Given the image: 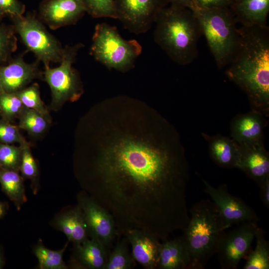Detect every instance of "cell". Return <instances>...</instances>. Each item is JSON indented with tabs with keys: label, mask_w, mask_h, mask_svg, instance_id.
<instances>
[{
	"label": "cell",
	"mask_w": 269,
	"mask_h": 269,
	"mask_svg": "<svg viewBox=\"0 0 269 269\" xmlns=\"http://www.w3.org/2000/svg\"><path fill=\"white\" fill-rule=\"evenodd\" d=\"M104 111L87 191L113 217L118 237L138 229L165 241L189 221V166L180 135L151 108Z\"/></svg>",
	"instance_id": "1"
},
{
	"label": "cell",
	"mask_w": 269,
	"mask_h": 269,
	"mask_svg": "<svg viewBox=\"0 0 269 269\" xmlns=\"http://www.w3.org/2000/svg\"><path fill=\"white\" fill-rule=\"evenodd\" d=\"M228 78L246 94L252 110L269 116V28L242 26L227 65Z\"/></svg>",
	"instance_id": "2"
},
{
	"label": "cell",
	"mask_w": 269,
	"mask_h": 269,
	"mask_svg": "<svg viewBox=\"0 0 269 269\" xmlns=\"http://www.w3.org/2000/svg\"><path fill=\"white\" fill-rule=\"evenodd\" d=\"M154 24L155 42L173 61L185 65L196 58L202 32L192 10L169 4L160 10Z\"/></svg>",
	"instance_id": "3"
},
{
	"label": "cell",
	"mask_w": 269,
	"mask_h": 269,
	"mask_svg": "<svg viewBox=\"0 0 269 269\" xmlns=\"http://www.w3.org/2000/svg\"><path fill=\"white\" fill-rule=\"evenodd\" d=\"M182 237L188 248L191 269H203L217 253L226 229L215 203L203 199L195 203Z\"/></svg>",
	"instance_id": "4"
},
{
	"label": "cell",
	"mask_w": 269,
	"mask_h": 269,
	"mask_svg": "<svg viewBox=\"0 0 269 269\" xmlns=\"http://www.w3.org/2000/svg\"><path fill=\"white\" fill-rule=\"evenodd\" d=\"M202 34L219 68L228 65L237 47L239 28L229 7L200 9L193 8Z\"/></svg>",
	"instance_id": "5"
},
{
	"label": "cell",
	"mask_w": 269,
	"mask_h": 269,
	"mask_svg": "<svg viewBox=\"0 0 269 269\" xmlns=\"http://www.w3.org/2000/svg\"><path fill=\"white\" fill-rule=\"evenodd\" d=\"M142 50L137 40L124 39L116 26L105 22L95 26L90 54L109 69L122 72L130 70Z\"/></svg>",
	"instance_id": "6"
},
{
	"label": "cell",
	"mask_w": 269,
	"mask_h": 269,
	"mask_svg": "<svg viewBox=\"0 0 269 269\" xmlns=\"http://www.w3.org/2000/svg\"><path fill=\"white\" fill-rule=\"evenodd\" d=\"M10 17L15 33L27 50L35 55L37 60L42 62L44 66H49L50 63L60 62L64 47L35 13Z\"/></svg>",
	"instance_id": "7"
},
{
	"label": "cell",
	"mask_w": 269,
	"mask_h": 269,
	"mask_svg": "<svg viewBox=\"0 0 269 269\" xmlns=\"http://www.w3.org/2000/svg\"><path fill=\"white\" fill-rule=\"evenodd\" d=\"M83 47L81 43L66 46L58 67L44 66L42 78L50 88L53 109H58L67 101L77 100L83 93L82 82L73 64Z\"/></svg>",
	"instance_id": "8"
},
{
	"label": "cell",
	"mask_w": 269,
	"mask_h": 269,
	"mask_svg": "<svg viewBox=\"0 0 269 269\" xmlns=\"http://www.w3.org/2000/svg\"><path fill=\"white\" fill-rule=\"evenodd\" d=\"M168 4L166 0H114L117 19L137 35L149 30L158 12Z\"/></svg>",
	"instance_id": "9"
},
{
	"label": "cell",
	"mask_w": 269,
	"mask_h": 269,
	"mask_svg": "<svg viewBox=\"0 0 269 269\" xmlns=\"http://www.w3.org/2000/svg\"><path fill=\"white\" fill-rule=\"evenodd\" d=\"M198 175L204 185V192L210 196L216 206L226 230L235 224L257 222L260 219L251 207L229 192L226 184L215 187Z\"/></svg>",
	"instance_id": "10"
},
{
	"label": "cell",
	"mask_w": 269,
	"mask_h": 269,
	"mask_svg": "<svg viewBox=\"0 0 269 269\" xmlns=\"http://www.w3.org/2000/svg\"><path fill=\"white\" fill-rule=\"evenodd\" d=\"M258 227L257 222H246L225 233L216 253L222 269L237 268L251 247Z\"/></svg>",
	"instance_id": "11"
},
{
	"label": "cell",
	"mask_w": 269,
	"mask_h": 269,
	"mask_svg": "<svg viewBox=\"0 0 269 269\" xmlns=\"http://www.w3.org/2000/svg\"><path fill=\"white\" fill-rule=\"evenodd\" d=\"M78 200L88 225L90 236L98 239L108 250L117 236L113 217L91 196L82 193L78 195Z\"/></svg>",
	"instance_id": "12"
},
{
	"label": "cell",
	"mask_w": 269,
	"mask_h": 269,
	"mask_svg": "<svg viewBox=\"0 0 269 269\" xmlns=\"http://www.w3.org/2000/svg\"><path fill=\"white\" fill-rule=\"evenodd\" d=\"M86 13L82 0H43L37 16L43 23L55 30L75 24Z\"/></svg>",
	"instance_id": "13"
},
{
	"label": "cell",
	"mask_w": 269,
	"mask_h": 269,
	"mask_svg": "<svg viewBox=\"0 0 269 269\" xmlns=\"http://www.w3.org/2000/svg\"><path fill=\"white\" fill-rule=\"evenodd\" d=\"M28 63L23 54L0 65V93H16L26 87L34 79L43 77L38 63Z\"/></svg>",
	"instance_id": "14"
},
{
	"label": "cell",
	"mask_w": 269,
	"mask_h": 269,
	"mask_svg": "<svg viewBox=\"0 0 269 269\" xmlns=\"http://www.w3.org/2000/svg\"><path fill=\"white\" fill-rule=\"evenodd\" d=\"M266 118L254 110L237 115L231 122L230 137L241 146L264 144Z\"/></svg>",
	"instance_id": "15"
},
{
	"label": "cell",
	"mask_w": 269,
	"mask_h": 269,
	"mask_svg": "<svg viewBox=\"0 0 269 269\" xmlns=\"http://www.w3.org/2000/svg\"><path fill=\"white\" fill-rule=\"evenodd\" d=\"M239 146L240 154L236 168L259 186L269 178V153L264 144Z\"/></svg>",
	"instance_id": "16"
},
{
	"label": "cell",
	"mask_w": 269,
	"mask_h": 269,
	"mask_svg": "<svg viewBox=\"0 0 269 269\" xmlns=\"http://www.w3.org/2000/svg\"><path fill=\"white\" fill-rule=\"evenodd\" d=\"M132 247L134 261L144 268H157L161 243L156 237L138 229L128 230L125 235Z\"/></svg>",
	"instance_id": "17"
},
{
	"label": "cell",
	"mask_w": 269,
	"mask_h": 269,
	"mask_svg": "<svg viewBox=\"0 0 269 269\" xmlns=\"http://www.w3.org/2000/svg\"><path fill=\"white\" fill-rule=\"evenodd\" d=\"M201 134L208 142L210 156L215 164L225 168H236L240 154L238 144L231 137L220 134Z\"/></svg>",
	"instance_id": "18"
},
{
	"label": "cell",
	"mask_w": 269,
	"mask_h": 269,
	"mask_svg": "<svg viewBox=\"0 0 269 269\" xmlns=\"http://www.w3.org/2000/svg\"><path fill=\"white\" fill-rule=\"evenodd\" d=\"M231 10L243 26H265L269 12V0H234Z\"/></svg>",
	"instance_id": "19"
},
{
	"label": "cell",
	"mask_w": 269,
	"mask_h": 269,
	"mask_svg": "<svg viewBox=\"0 0 269 269\" xmlns=\"http://www.w3.org/2000/svg\"><path fill=\"white\" fill-rule=\"evenodd\" d=\"M191 264L190 254L182 236L161 243L158 269H191Z\"/></svg>",
	"instance_id": "20"
},
{
	"label": "cell",
	"mask_w": 269,
	"mask_h": 269,
	"mask_svg": "<svg viewBox=\"0 0 269 269\" xmlns=\"http://www.w3.org/2000/svg\"><path fill=\"white\" fill-rule=\"evenodd\" d=\"M83 243L75 245L76 264L82 268L104 269L109 252L96 237L91 236Z\"/></svg>",
	"instance_id": "21"
},
{
	"label": "cell",
	"mask_w": 269,
	"mask_h": 269,
	"mask_svg": "<svg viewBox=\"0 0 269 269\" xmlns=\"http://www.w3.org/2000/svg\"><path fill=\"white\" fill-rule=\"evenodd\" d=\"M55 224L68 241L74 245L83 243L90 236L84 214L79 206L59 216L55 220Z\"/></svg>",
	"instance_id": "22"
},
{
	"label": "cell",
	"mask_w": 269,
	"mask_h": 269,
	"mask_svg": "<svg viewBox=\"0 0 269 269\" xmlns=\"http://www.w3.org/2000/svg\"><path fill=\"white\" fill-rule=\"evenodd\" d=\"M0 183L2 190L16 207L26 202L23 177L18 171L0 168Z\"/></svg>",
	"instance_id": "23"
},
{
	"label": "cell",
	"mask_w": 269,
	"mask_h": 269,
	"mask_svg": "<svg viewBox=\"0 0 269 269\" xmlns=\"http://www.w3.org/2000/svg\"><path fill=\"white\" fill-rule=\"evenodd\" d=\"M17 127L26 131L30 135L38 137L43 134L51 121L38 112L24 107L18 116Z\"/></svg>",
	"instance_id": "24"
},
{
	"label": "cell",
	"mask_w": 269,
	"mask_h": 269,
	"mask_svg": "<svg viewBox=\"0 0 269 269\" xmlns=\"http://www.w3.org/2000/svg\"><path fill=\"white\" fill-rule=\"evenodd\" d=\"M256 248L248 256L244 269H269V246L264 231L258 227Z\"/></svg>",
	"instance_id": "25"
},
{
	"label": "cell",
	"mask_w": 269,
	"mask_h": 269,
	"mask_svg": "<svg viewBox=\"0 0 269 269\" xmlns=\"http://www.w3.org/2000/svg\"><path fill=\"white\" fill-rule=\"evenodd\" d=\"M128 243L125 236L118 241L109 254L104 269H130L134 266L135 261L129 251Z\"/></svg>",
	"instance_id": "26"
},
{
	"label": "cell",
	"mask_w": 269,
	"mask_h": 269,
	"mask_svg": "<svg viewBox=\"0 0 269 269\" xmlns=\"http://www.w3.org/2000/svg\"><path fill=\"white\" fill-rule=\"evenodd\" d=\"M68 244L60 250L54 251L45 247L42 243L34 248V253L41 269H66L68 267L63 260V253Z\"/></svg>",
	"instance_id": "27"
},
{
	"label": "cell",
	"mask_w": 269,
	"mask_h": 269,
	"mask_svg": "<svg viewBox=\"0 0 269 269\" xmlns=\"http://www.w3.org/2000/svg\"><path fill=\"white\" fill-rule=\"evenodd\" d=\"M15 94L24 107L38 112L51 121L48 111L40 98L39 86L37 84L33 83Z\"/></svg>",
	"instance_id": "28"
},
{
	"label": "cell",
	"mask_w": 269,
	"mask_h": 269,
	"mask_svg": "<svg viewBox=\"0 0 269 269\" xmlns=\"http://www.w3.org/2000/svg\"><path fill=\"white\" fill-rule=\"evenodd\" d=\"M12 25H0V65L11 58L17 48V38Z\"/></svg>",
	"instance_id": "29"
},
{
	"label": "cell",
	"mask_w": 269,
	"mask_h": 269,
	"mask_svg": "<svg viewBox=\"0 0 269 269\" xmlns=\"http://www.w3.org/2000/svg\"><path fill=\"white\" fill-rule=\"evenodd\" d=\"M22 145L0 143V168L19 171Z\"/></svg>",
	"instance_id": "30"
},
{
	"label": "cell",
	"mask_w": 269,
	"mask_h": 269,
	"mask_svg": "<svg viewBox=\"0 0 269 269\" xmlns=\"http://www.w3.org/2000/svg\"><path fill=\"white\" fill-rule=\"evenodd\" d=\"M24 107L15 93H0L1 118L11 122L18 118Z\"/></svg>",
	"instance_id": "31"
},
{
	"label": "cell",
	"mask_w": 269,
	"mask_h": 269,
	"mask_svg": "<svg viewBox=\"0 0 269 269\" xmlns=\"http://www.w3.org/2000/svg\"><path fill=\"white\" fill-rule=\"evenodd\" d=\"M86 13L94 18L117 19L114 0H82Z\"/></svg>",
	"instance_id": "32"
},
{
	"label": "cell",
	"mask_w": 269,
	"mask_h": 269,
	"mask_svg": "<svg viewBox=\"0 0 269 269\" xmlns=\"http://www.w3.org/2000/svg\"><path fill=\"white\" fill-rule=\"evenodd\" d=\"M26 140L21 134L17 126L10 122L0 118V143L13 144L18 143L22 144Z\"/></svg>",
	"instance_id": "33"
},
{
	"label": "cell",
	"mask_w": 269,
	"mask_h": 269,
	"mask_svg": "<svg viewBox=\"0 0 269 269\" xmlns=\"http://www.w3.org/2000/svg\"><path fill=\"white\" fill-rule=\"evenodd\" d=\"M22 145V152L19 171L23 178L33 180L38 174L37 163L31 153L29 143L26 141Z\"/></svg>",
	"instance_id": "34"
},
{
	"label": "cell",
	"mask_w": 269,
	"mask_h": 269,
	"mask_svg": "<svg viewBox=\"0 0 269 269\" xmlns=\"http://www.w3.org/2000/svg\"><path fill=\"white\" fill-rule=\"evenodd\" d=\"M0 10L10 17L23 15L25 5L19 0H0Z\"/></svg>",
	"instance_id": "35"
},
{
	"label": "cell",
	"mask_w": 269,
	"mask_h": 269,
	"mask_svg": "<svg viewBox=\"0 0 269 269\" xmlns=\"http://www.w3.org/2000/svg\"><path fill=\"white\" fill-rule=\"evenodd\" d=\"M233 0H191V1L193 5L192 8L209 9L229 7V6H230Z\"/></svg>",
	"instance_id": "36"
},
{
	"label": "cell",
	"mask_w": 269,
	"mask_h": 269,
	"mask_svg": "<svg viewBox=\"0 0 269 269\" xmlns=\"http://www.w3.org/2000/svg\"><path fill=\"white\" fill-rule=\"evenodd\" d=\"M260 188V197L264 205L269 207V178H267L259 186Z\"/></svg>",
	"instance_id": "37"
},
{
	"label": "cell",
	"mask_w": 269,
	"mask_h": 269,
	"mask_svg": "<svg viewBox=\"0 0 269 269\" xmlns=\"http://www.w3.org/2000/svg\"><path fill=\"white\" fill-rule=\"evenodd\" d=\"M169 4L183 6L190 9L193 7L191 0H166Z\"/></svg>",
	"instance_id": "38"
},
{
	"label": "cell",
	"mask_w": 269,
	"mask_h": 269,
	"mask_svg": "<svg viewBox=\"0 0 269 269\" xmlns=\"http://www.w3.org/2000/svg\"><path fill=\"white\" fill-rule=\"evenodd\" d=\"M6 206L3 203L0 202V218H1L6 212Z\"/></svg>",
	"instance_id": "39"
},
{
	"label": "cell",
	"mask_w": 269,
	"mask_h": 269,
	"mask_svg": "<svg viewBox=\"0 0 269 269\" xmlns=\"http://www.w3.org/2000/svg\"><path fill=\"white\" fill-rule=\"evenodd\" d=\"M3 265V260L2 258V256L0 252V269L2 268Z\"/></svg>",
	"instance_id": "40"
},
{
	"label": "cell",
	"mask_w": 269,
	"mask_h": 269,
	"mask_svg": "<svg viewBox=\"0 0 269 269\" xmlns=\"http://www.w3.org/2000/svg\"><path fill=\"white\" fill-rule=\"evenodd\" d=\"M6 15L0 10V22L2 20L3 17Z\"/></svg>",
	"instance_id": "41"
},
{
	"label": "cell",
	"mask_w": 269,
	"mask_h": 269,
	"mask_svg": "<svg viewBox=\"0 0 269 269\" xmlns=\"http://www.w3.org/2000/svg\"><path fill=\"white\" fill-rule=\"evenodd\" d=\"M1 118V114H0V118Z\"/></svg>",
	"instance_id": "42"
}]
</instances>
